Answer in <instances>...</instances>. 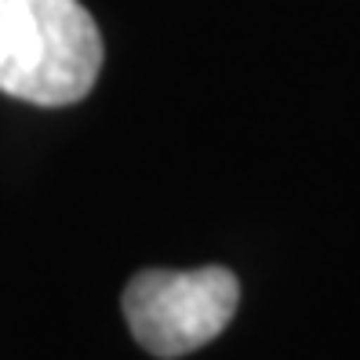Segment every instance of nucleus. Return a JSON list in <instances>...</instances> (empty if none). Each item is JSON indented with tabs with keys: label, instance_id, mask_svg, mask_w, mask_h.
Segmentation results:
<instances>
[{
	"label": "nucleus",
	"instance_id": "f257e3e1",
	"mask_svg": "<svg viewBox=\"0 0 360 360\" xmlns=\"http://www.w3.org/2000/svg\"><path fill=\"white\" fill-rule=\"evenodd\" d=\"M102 33L80 0H0V91L73 105L95 88Z\"/></svg>",
	"mask_w": 360,
	"mask_h": 360
},
{
	"label": "nucleus",
	"instance_id": "f03ea898",
	"mask_svg": "<svg viewBox=\"0 0 360 360\" xmlns=\"http://www.w3.org/2000/svg\"><path fill=\"white\" fill-rule=\"evenodd\" d=\"M240 306V284L226 266L142 269L124 288V316L135 342L160 360L186 356L219 338Z\"/></svg>",
	"mask_w": 360,
	"mask_h": 360
}]
</instances>
